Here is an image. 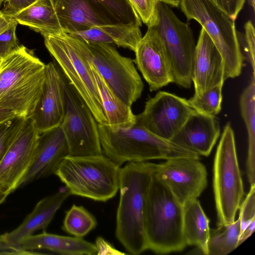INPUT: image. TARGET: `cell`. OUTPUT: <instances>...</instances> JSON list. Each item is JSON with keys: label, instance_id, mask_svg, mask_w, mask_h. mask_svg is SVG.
I'll use <instances>...</instances> for the list:
<instances>
[{"label": "cell", "instance_id": "obj_1", "mask_svg": "<svg viewBox=\"0 0 255 255\" xmlns=\"http://www.w3.org/2000/svg\"><path fill=\"white\" fill-rule=\"evenodd\" d=\"M155 164L146 161L129 162L120 169L116 236L131 255H137L147 250L144 211Z\"/></svg>", "mask_w": 255, "mask_h": 255}, {"label": "cell", "instance_id": "obj_2", "mask_svg": "<svg viewBox=\"0 0 255 255\" xmlns=\"http://www.w3.org/2000/svg\"><path fill=\"white\" fill-rule=\"evenodd\" d=\"M45 64L23 45L0 61V107L31 117L41 95Z\"/></svg>", "mask_w": 255, "mask_h": 255}, {"label": "cell", "instance_id": "obj_3", "mask_svg": "<svg viewBox=\"0 0 255 255\" xmlns=\"http://www.w3.org/2000/svg\"><path fill=\"white\" fill-rule=\"evenodd\" d=\"M98 127L103 153L120 166L153 159L199 158L197 154L153 134L136 122L126 127L99 124Z\"/></svg>", "mask_w": 255, "mask_h": 255}, {"label": "cell", "instance_id": "obj_4", "mask_svg": "<svg viewBox=\"0 0 255 255\" xmlns=\"http://www.w3.org/2000/svg\"><path fill=\"white\" fill-rule=\"evenodd\" d=\"M183 206L155 175L148 189L144 228L147 250L158 254L183 250Z\"/></svg>", "mask_w": 255, "mask_h": 255}, {"label": "cell", "instance_id": "obj_5", "mask_svg": "<svg viewBox=\"0 0 255 255\" xmlns=\"http://www.w3.org/2000/svg\"><path fill=\"white\" fill-rule=\"evenodd\" d=\"M120 166L105 155L65 157L55 173L71 195L106 202L119 190Z\"/></svg>", "mask_w": 255, "mask_h": 255}, {"label": "cell", "instance_id": "obj_6", "mask_svg": "<svg viewBox=\"0 0 255 255\" xmlns=\"http://www.w3.org/2000/svg\"><path fill=\"white\" fill-rule=\"evenodd\" d=\"M63 36L94 66L113 92L131 107L141 96L143 83L129 57L110 44L88 42L62 32Z\"/></svg>", "mask_w": 255, "mask_h": 255}, {"label": "cell", "instance_id": "obj_7", "mask_svg": "<svg viewBox=\"0 0 255 255\" xmlns=\"http://www.w3.org/2000/svg\"><path fill=\"white\" fill-rule=\"evenodd\" d=\"M213 171L218 225L233 223L245 193L234 132L230 122L225 126L218 145Z\"/></svg>", "mask_w": 255, "mask_h": 255}, {"label": "cell", "instance_id": "obj_8", "mask_svg": "<svg viewBox=\"0 0 255 255\" xmlns=\"http://www.w3.org/2000/svg\"><path fill=\"white\" fill-rule=\"evenodd\" d=\"M187 20L194 19L203 28L221 53L225 65V79L239 76L244 56L241 50L235 21L209 0H180Z\"/></svg>", "mask_w": 255, "mask_h": 255}, {"label": "cell", "instance_id": "obj_9", "mask_svg": "<svg viewBox=\"0 0 255 255\" xmlns=\"http://www.w3.org/2000/svg\"><path fill=\"white\" fill-rule=\"evenodd\" d=\"M148 26L156 29L163 42L170 65L172 83L189 88L192 83L196 47L189 24L180 20L168 4L158 1L154 18Z\"/></svg>", "mask_w": 255, "mask_h": 255}, {"label": "cell", "instance_id": "obj_10", "mask_svg": "<svg viewBox=\"0 0 255 255\" xmlns=\"http://www.w3.org/2000/svg\"><path fill=\"white\" fill-rule=\"evenodd\" d=\"M58 67L88 106L99 124L108 125L102 101L87 59L62 34H41Z\"/></svg>", "mask_w": 255, "mask_h": 255}, {"label": "cell", "instance_id": "obj_11", "mask_svg": "<svg viewBox=\"0 0 255 255\" xmlns=\"http://www.w3.org/2000/svg\"><path fill=\"white\" fill-rule=\"evenodd\" d=\"M60 72L64 103L60 126L68 144L69 155H102L98 123L87 104L60 70Z\"/></svg>", "mask_w": 255, "mask_h": 255}, {"label": "cell", "instance_id": "obj_12", "mask_svg": "<svg viewBox=\"0 0 255 255\" xmlns=\"http://www.w3.org/2000/svg\"><path fill=\"white\" fill-rule=\"evenodd\" d=\"M195 111L188 100L159 91L147 100L143 112L136 115V122L153 134L170 140Z\"/></svg>", "mask_w": 255, "mask_h": 255}, {"label": "cell", "instance_id": "obj_13", "mask_svg": "<svg viewBox=\"0 0 255 255\" xmlns=\"http://www.w3.org/2000/svg\"><path fill=\"white\" fill-rule=\"evenodd\" d=\"M155 175L183 206L197 199L207 185V172L199 158L177 157L155 164Z\"/></svg>", "mask_w": 255, "mask_h": 255}, {"label": "cell", "instance_id": "obj_14", "mask_svg": "<svg viewBox=\"0 0 255 255\" xmlns=\"http://www.w3.org/2000/svg\"><path fill=\"white\" fill-rule=\"evenodd\" d=\"M38 135L31 118H26L0 162V185L9 194L18 188L31 163Z\"/></svg>", "mask_w": 255, "mask_h": 255}, {"label": "cell", "instance_id": "obj_15", "mask_svg": "<svg viewBox=\"0 0 255 255\" xmlns=\"http://www.w3.org/2000/svg\"><path fill=\"white\" fill-rule=\"evenodd\" d=\"M147 27L136 46L133 61L152 92L172 83V76L161 38L153 26Z\"/></svg>", "mask_w": 255, "mask_h": 255}, {"label": "cell", "instance_id": "obj_16", "mask_svg": "<svg viewBox=\"0 0 255 255\" xmlns=\"http://www.w3.org/2000/svg\"><path fill=\"white\" fill-rule=\"evenodd\" d=\"M68 155V144L60 126L39 132L31 163L18 187L54 174L63 158Z\"/></svg>", "mask_w": 255, "mask_h": 255}, {"label": "cell", "instance_id": "obj_17", "mask_svg": "<svg viewBox=\"0 0 255 255\" xmlns=\"http://www.w3.org/2000/svg\"><path fill=\"white\" fill-rule=\"evenodd\" d=\"M63 31L70 33L96 26L121 24L98 0H53Z\"/></svg>", "mask_w": 255, "mask_h": 255}, {"label": "cell", "instance_id": "obj_18", "mask_svg": "<svg viewBox=\"0 0 255 255\" xmlns=\"http://www.w3.org/2000/svg\"><path fill=\"white\" fill-rule=\"evenodd\" d=\"M64 103L60 70L50 62L45 65L42 92L31 118L39 132L60 126Z\"/></svg>", "mask_w": 255, "mask_h": 255}, {"label": "cell", "instance_id": "obj_19", "mask_svg": "<svg viewBox=\"0 0 255 255\" xmlns=\"http://www.w3.org/2000/svg\"><path fill=\"white\" fill-rule=\"evenodd\" d=\"M225 80L223 57L202 27L193 57L192 82L194 94L201 95L215 86L224 84Z\"/></svg>", "mask_w": 255, "mask_h": 255}, {"label": "cell", "instance_id": "obj_20", "mask_svg": "<svg viewBox=\"0 0 255 255\" xmlns=\"http://www.w3.org/2000/svg\"><path fill=\"white\" fill-rule=\"evenodd\" d=\"M220 134V123L216 116L195 111L170 141L199 156H208Z\"/></svg>", "mask_w": 255, "mask_h": 255}, {"label": "cell", "instance_id": "obj_21", "mask_svg": "<svg viewBox=\"0 0 255 255\" xmlns=\"http://www.w3.org/2000/svg\"><path fill=\"white\" fill-rule=\"evenodd\" d=\"M70 195L65 186L56 193L44 197L36 204L17 228L0 235V242L18 251L25 252L19 247L20 242L38 230L45 231L57 211Z\"/></svg>", "mask_w": 255, "mask_h": 255}, {"label": "cell", "instance_id": "obj_22", "mask_svg": "<svg viewBox=\"0 0 255 255\" xmlns=\"http://www.w3.org/2000/svg\"><path fill=\"white\" fill-rule=\"evenodd\" d=\"M23 250H45L62 255H93L97 254L95 244L83 238L63 236L45 231L31 235L19 244Z\"/></svg>", "mask_w": 255, "mask_h": 255}, {"label": "cell", "instance_id": "obj_23", "mask_svg": "<svg viewBox=\"0 0 255 255\" xmlns=\"http://www.w3.org/2000/svg\"><path fill=\"white\" fill-rule=\"evenodd\" d=\"M88 42L115 44L134 52L142 38L140 27L131 24H108L67 33Z\"/></svg>", "mask_w": 255, "mask_h": 255}, {"label": "cell", "instance_id": "obj_24", "mask_svg": "<svg viewBox=\"0 0 255 255\" xmlns=\"http://www.w3.org/2000/svg\"><path fill=\"white\" fill-rule=\"evenodd\" d=\"M88 60L102 101L108 125L120 128L134 124L136 123V115L132 113L131 107L127 105L118 97L93 64Z\"/></svg>", "mask_w": 255, "mask_h": 255}, {"label": "cell", "instance_id": "obj_25", "mask_svg": "<svg viewBox=\"0 0 255 255\" xmlns=\"http://www.w3.org/2000/svg\"><path fill=\"white\" fill-rule=\"evenodd\" d=\"M209 220L200 202L192 200L183 206V233L186 245L194 246L208 255Z\"/></svg>", "mask_w": 255, "mask_h": 255}, {"label": "cell", "instance_id": "obj_26", "mask_svg": "<svg viewBox=\"0 0 255 255\" xmlns=\"http://www.w3.org/2000/svg\"><path fill=\"white\" fill-rule=\"evenodd\" d=\"M18 24L41 34L63 31L53 0H39L12 17Z\"/></svg>", "mask_w": 255, "mask_h": 255}, {"label": "cell", "instance_id": "obj_27", "mask_svg": "<svg viewBox=\"0 0 255 255\" xmlns=\"http://www.w3.org/2000/svg\"><path fill=\"white\" fill-rule=\"evenodd\" d=\"M240 106L248 134L247 173L250 186L255 185V73L241 95Z\"/></svg>", "mask_w": 255, "mask_h": 255}, {"label": "cell", "instance_id": "obj_28", "mask_svg": "<svg viewBox=\"0 0 255 255\" xmlns=\"http://www.w3.org/2000/svg\"><path fill=\"white\" fill-rule=\"evenodd\" d=\"M241 233L239 216L233 223L218 225L210 229L208 242V255H227L238 247Z\"/></svg>", "mask_w": 255, "mask_h": 255}, {"label": "cell", "instance_id": "obj_29", "mask_svg": "<svg viewBox=\"0 0 255 255\" xmlns=\"http://www.w3.org/2000/svg\"><path fill=\"white\" fill-rule=\"evenodd\" d=\"M97 225L95 216L83 206L73 204L65 212L62 229L77 238H83Z\"/></svg>", "mask_w": 255, "mask_h": 255}, {"label": "cell", "instance_id": "obj_30", "mask_svg": "<svg viewBox=\"0 0 255 255\" xmlns=\"http://www.w3.org/2000/svg\"><path fill=\"white\" fill-rule=\"evenodd\" d=\"M223 85L219 84L201 95L194 94L188 100L190 104L197 112L216 116L221 110Z\"/></svg>", "mask_w": 255, "mask_h": 255}, {"label": "cell", "instance_id": "obj_31", "mask_svg": "<svg viewBox=\"0 0 255 255\" xmlns=\"http://www.w3.org/2000/svg\"><path fill=\"white\" fill-rule=\"evenodd\" d=\"M122 24L141 26V20L128 0H98Z\"/></svg>", "mask_w": 255, "mask_h": 255}, {"label": "cell", "instance_id": "obj_32", "mask_svg": "<svg viewBox=\"0 0 255 255\" xmlns=\"http://www.w3.org/2000/svg\"><path fill=\"white\" fill-rule=\"evenodd\" d=\"M26 118L14 115L0 122V162Z\"/></svg>", "mask_w": 255, "mask_h": 255}, {"label": "cell", "instance_id": "obj_33", "mask_svg": "<svg viewBox=\"0 0 255 255\" xmlns=\"http://www.w3.org/2000/svg\"><path fill=\"white\" fill-rule=\"evenodd\" d=\"M245 34L239 35L237 31V36L239 43L244 47L246 55L247 56L253 69V73H255V28L251 21H247L244 26Z\"/></svg>", "mask_w": 255, "mask_h": 255}, {"label": "cell", "instance_id": "obj_34", "mask_svg": "<svg viewBox=\"0 0 255 255\" xmlns=\"http://www.w3.org/2000/svg\"><path fill=\"white\" fill-rule=\"evenodd\" d=\"M255 185L250 186V189L246 198L241 203L239 210L241 220V233L251 221L255 219Z\"/></svg>", "mask_w": 255, "mask_h": 255}, {"label": "cell", "instance_id": "obj_35", "mask_svg": "<svg viewBox=\"0 0 255 255\" xmlns=\"http://www.w3.org/2000/svg\"><path fill=\"white\" fill-rule=\"evenodd\" d=\"M147 26L155 17L156 7L159 0H128Z\"/></svg>", "mask_w": 255, "mask_h": 255}, {"label": "cell", "instance_id": "obj_36", "mask_svg": "<svg viewBox=\"0 0 255 255\" xmlns=\"http://www.w3.org/2000/svg\"><path fill=\"white\" fill-rule=\"evenodd\" d=\"M17 24L14 20L8 28L0 34V55L2 57L20 46L16 35Z\"/></svg>", "mask_w": 255, "mask_h": 255}, {"label": "cell", "instance_id": "obj_37", "mask_svg": "<svg viewBox=\"0 0 255 255\" xmlns=\"http://www.w3.org/2000/svg\"><path fill=\"white\" fill-rule=\"evenodd\" d=\"M233 20L235 21L245 0H209Z\"/></svg>", "mask_w": 255, "mask_h": 255}, {"label": "cell", "instance_id": "obj_38", "mask_svg": "<svg viewBox=\"0 0 255 255\" xmlns=\"http://www.w3.org/2000/svg\"><path fill=\"white\" fill-rule=\"evenodd\" d=\"M39 0H5L1 10L5 15L13 17Z\"/></svg>", "mask_w": 255, "mask_h": 255}, {"label": "cell", "instance_id": "obj_39", "mask_svg": "<svg viewBox=\"0 0 255 255\" xmlns=\"http://www.w3.org/2000/svg\"><path fill=\"white\" fill-rule=\"evenodd\" d=\"M255 229V219H253L240 236L238 247L248 239L254 232Z\"/></svg>", "mask_w": 255, "mask_h": 255}, {"label": "cell", "instance_id": "obj_40", "mask_svg": "<svg viewBox=\"0 0 255 255\" xmlns=\"http://www.w3.org/2000/svg\"><path fill=\"white\" fill-rule=\"evenodd\" d=\"M14 20L12 17L5 15L0 10V34L7 29Z\"/></svg>", "mask_w": 255, "mask_h": 255}, {"label": "cell", "instance_id": "obj_41", "mask_svg": "<svg viewBox=\"0 0 255 255\" xmlns=\"http://www.w3.org/2000/svg\"><path fill=\"white\" fill-rule=\"evenodd\" d=\"M15 115L11 112L0 107V122Z\"/></svg>", "mask_w": 255, "mask_h": 255}, {"label": "cell", "instance_id": "obj_42", "mask_svg": "<svg viewBox=\"0 0 255 255\" xmlns=\"http://www.w3.org/2000/svg\"><path fill=\"white\" fill-rule=\"evenodd\" d=\"M9 194V193L0 185V204L5 200Z\"/></svg>", "mask_w": 255, "mask_h": 255}, {"label": "cell", "instance_id": "obj_43", "mask_svg": "<svg viewBox=\"0 0 255 255\" xmlns=\"http://www.w3.org/2000/svg\"><path fill=\"white\" fill-rule=\"evenodd\" d=\"M166 4L174 6L177 7L179 5L180 0H159Z\"/></svg>", "mask_w": 255, "mask_h": 255}, {"label": "cell", "instance_id": "obj_44", "mask_svg": "<svg viewBox=\"0 0 255 255\" xmlns=\"http://www.w3.org/2000/svg\"><path fill=\"white\" fill-rule=\"evenodd\" d=\"M250 0V4L251 5V6H252L253 9L254 10L255 9V0Z\"/></svg>", "mask_w": 255, "mask_h": 255}, {"label": "cell", "instance_id": "obj_45", "mask_svg": "<svg viewBox=\"0 0 255 255\" xmlns=\"http://www.w3.org/2000/svg\"><path fill=\"white\" fill-rule=\"evenodd\" d=\"M5 0H0V7L1 5V4L4 2V1H5Z\"/></svg>", "mask_w": 255, "mask_h": 255}, {"label": "cell", "instance_id": "obj_46", "mask_svg": "<svg viewBox=\"0 0 255 255\" xmlns=\"http://www.w3.org/2000/svg\"><path fill=\"white\" fill-rule=\"evenodd\" d=\"M2 57H1L0 55V61H1V59H2Z\"/></svg>", "mask_w": 255, "mask_h": 255}]
</instances>
